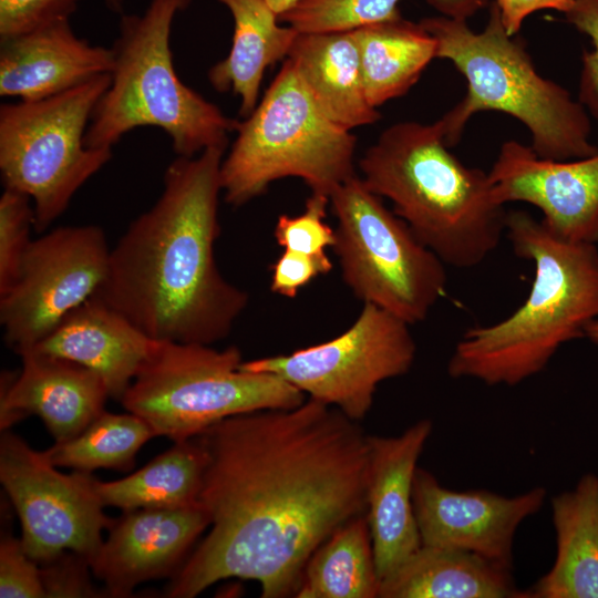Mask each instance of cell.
Instances as JSON below:
<instances>
[{
    "instance_id": "484cf974",
    "label": "cell",
    "mask_w": 598,
    "mask_h": 598,
    "mask_svg": "<svg viewBox=\"0 0 598 598\" xmlns=\"http://www.w3.org/2000/svg\"><path fill=\"white\" fill-rule=\"evenodd\" d=\"M205 458L194 437L176 442L132 475L96 481L104 506L124 512L141 508H179L197 504Z\"/></svg>"
},
{
    "instance_id": "f1b7e54d",
    "label": "cell",
    "mask_w": 598,
    "mask_h": 598,
    "mask_svg": "<svg viewBox=\"0 0 598 598\" xmlns=\"http://www.w3.org/2000/svg\"><path fill=\"white\" fill-rule=\"evenodd\" d=\"M401 0H301L279 17L300 33L352 31L401 17ZM442 16L467 20L487 0H425Z\"/></svg>"
},
{
    "instance_id": "f546056e",
    "label": "cell",
    "mask_w": 598,
    "mask_h": 598,
    "mask_svg": "<svg viewBox=\"0 0 598 598\" xmlns=\"http://www.w3.org/2000/svg\"><path fill=\"white\" fill-rule=\"evenodd\" d=\"M23 193L4 188L0 197V296L16 282L32 241L34 208Z\"/></svg>"
},
{
    "instance_id": "83f0119b",
    "label": "cell",
    "mask_w": 598,
    "mask_h": 598,
    "mask_svg": "<svg viewBox=\"0 0 598 598\" xmlns=\"http://www.w3.org/2000/svg\"><path fill=\"white\" fill-rule=\"evenodd\" d=\"M155 431L143 417L128 412L103 411L81 433L43 452L54 466L91 473L97 468L128 471L135 455Z\"/></svg>"
},
{
    "instance_id": "5bb4252c",
    "label": "cell",
    "mask_w": 598,
    "mask_h": 598,
    "mask_svg": "<svg viewBox=\"0 0 598 598\" xmlns=\"http://www.w3.org/2000/svg\"><path fill=\"white\" fill-rule=\"evenodd\" d=\"M546 496L543 486L511 497L487 489L453 491L417 466L412 499L421 545L470 551L513 570L516 530Z\"/></svg>"
},
{
    "instance_id": "e575fe53",
    "label": "cell",
    "mask_w": 598,
    "mask_h": 598,
    "mask_svg": "<svg viewBox=\"0 0 598 598\" xmlns=\"http://www.w3.org/2000/svg\"><path fill=\"white\" fill-rule=\"evenodd\" d=\"M331 269L332 261L327 252L308 255L283 250L271 266L270 290L286 298H295L301 288Z\"/></svg>"
},
{
    "instance_id": "7402d4cb",
    "label": "cell",
    "mask_w": 598,
    "mask_h": 598,
    "mask_svg": "<svg viewBox=\"0 0 598 598\" xmlns=\"http://www.w3.org/2000/svg\"><path fill=\"white\" fill-rule=\"evenodd\" d=\"M378 598H528L513 570L480 555L424 546L380 581Z\"/></svg>"
},
{
    "instance_id": "8d00e7d4",
    "label": "cell",
    "mask_w": 598,
    "mask_h": 598,
    "mask_svg": "<svg viewBox=\"0 0 598 598\" xmlns=\"http://www.w3.org/2000/svg\"><path fill=\"white\" fill-rule=\"evenodd\" d=\"M575 0H495L499 11V17L509 35H516L520 30L524 20L539 11L551 9L564 14L567 13Z\"/></svg>"
},
{
    "instance_id": "d590c367",
    "label": "cell",
    "mask_w": 598,
    "mask_h": 598,
    "mask_svg": "<svg viewBox=\"0 0 598 598\" xmlns=\"http://www.w3.org/2000/svg\"><path fill=\"white\" fill-rule=\"evenodd\" d=\"M41 577L47 597H84L92 596L86 567V558L72 553L58 556L44 563Z\"/></svg>"
},
{
    "instance_id": "d6a6232c",
    "label": "cell",
    "mask_w": 598,
    "mask_h": 598,
    "mask_svg": "<svg viewBox=\"0 0 598 598\" xmlns=\"http://www.w3.org/2000/svg\"><path fill=\"white\" fill-rule=\"evenodd\" d=\"M0 597H47L38 563L25 553L21 539L10 536L0 544Z\"/></svg>"
},
{
    "instance_id": "3957f363",
    "label": "cell",
    "mask_w": 598,
    "mask_h": 598,
    "mask_svg": "<svg viewBox=\"0 0 598 598\" xmlns=\"http://www.w3.org/2000/svg\"><path fill=\"white\" fill-rule=\"evenodd\" d=\"M505 231L515 255L534 265L530 291L505 319L463 333L447 363L454 379L517 385L598 318L595 244L566 241L522 210L507 213Z\"/></svg>"
},
{
    "instance_id": "f35d334b",
    "label": "cell",
    "mask_w": 598,
    "mask_h": 598,
    "mask_svg": "<svg viewBox=\"0 0 598 598\" xmlns=\"http://www.w3.org/2000/svg\"><path fill=\"white\" fill-rule=\"evenodd\" d=\"M585 336L598 344V318L587 327Z\"/></svg>"
},
{
    "instance_id": "74e56055",
    "label": "cell",
    "mask_w": 598,
    "mask_h": 598,
    "mask_svg": "<svg viewBox=\"0 0 598 598\" xmlns=\"http://www.w3.org/2000/svg\"><path fill=\"white\" fill-rule=\"evenodd\" d=\"M301 0H265V2L280 17L291 10Z\"/></svg>"
},
{
    "instance_id": "30bf717a",
    "label": "cell",
    "mask_w": 598,
    "mask_h": 598,
    "mask_svg": "<svg viewBox=\"0 0 598 598\" xmlns=\"http://www.w3.org/2000/svg\"><path fill=\"white\" fill-rule=\"evenodd\" d=\"M330 208L332 249L352 293L410 326L423 321L445 293V264L358 175L330 195Z\"/></svg>"
},
{
    "instance_id": "cb8c5ba5",
    "label": "cell",
    "mask_w": 598,
    "mask_h": 598,
    "mask_svg": "<svg viewBox=\"0 0 598 598\" xmlns=\"http://www.w3.org/2000/svg\"><path fill=\"white\" fill-rule=\"evenodd\" d=\"M230 12L234 32L230 51L207 73L218 92L240 97L239 115L248 117L258 104L265 71L288 56L298 35L293 28L279 25L278 14L265 0H217Z\"/></svg>"
},
{
    "instance_id": "5b68a950",
    "label": "cell",
    "mask_w": 598,
    "mask_h": 598,
    "mask_svg": "<svg viewBox=\"0 0 598 598\" xmlns=\"http://www.w3.org/2000/svg\"><path fill=\"white\" fill-rule=\"evenodd\" d=\"M445 16L420 23L437 43L436 58L448 60L466 80V94L441 118L445 143L456 145L470 118L483 111L502 112L530 133L533 151L556 161L592 156L591 123L586 107L558 83L542 76L522 41L503 27L495 3L485 28Z\"/></svg>"
},
{
    "instance_id": "6da1fadb",
    "label": "cell",
    "mask_w": 598,
    "mask_h": 598,
    "mask_svg": "<svg viewBox=\"0 0 598 598\" xmlns=\"http://www.w3.org/2000/svg\"><path fill=\"white\" fill-rule=\"evenodd\" d=\"M368 436L309 398L226 417L194 436L205 458L197 503L210 529L167 596L193 598L235 577L257 581L262 598L296 597L313 553L365 515Z\"/></svg>"
},
{
    "instance_id": "7c38bea8",
    "label": "cell",
    "mask_w": 598,
    "mask_h": 598,
    "mask_svg": "<svg viewBox=\"0 0 598 598\" xmlns=\"http://www.w3.org/2000/svg\"><path fill=\"white\" fill-rule=\"evenodd\" d=\"M55 467L21 437L2 433L0 482L20 518L25 553L38 564L66 550L90 563L113 520L103 513L91 473L63 474Z\"/></svg>"
},
{
    "instance_id": "277c9868",
    "label": "cell",
    "mask_w": 598,
    "mask_h": 598,
    "mask_svg": "<svg viewBox=\"0 0 598 598\" xmlns=\"http://www.w3.org/2000/svg\"><path fill=\"white\" fill-rule=\"evenodd\" d=\"M365 186L392 203L416 238L445 265L472 268L498 246L507 213L488 173L448 151L440 120L385 128L359 163Z\"/></svg>"
},
{
    "instance_id": "e0dca14e",
    "label": "cell",
    "mask_w": 598,
    "mask_h": 598,
    "mask_svg": "<svg viewBox=\"0 0 598 598\" xmlns=\"http://www.w3.org/2000/svg\"><path fill=\"white\" fill-rule=\"evenodd\" d=\"M208 526L198 503L125 512L113 520L90 567L111 596H127L141 582L172 574Z\"/></svg>"
},
{
    "instance_id": "8992f818",
    "label": "cell",
    "mask_w": 598,
    "mask_h": 598,
    "mask_svg": "<svg viewBox=\"0 0 598 598\" xmlns=\"http://www.w3.org/2000/svg\"><path fill=\"white\" fill-rule=\"evenodd\" d=\"M190 1L151 0L141 14H121L111 83L92 112L87 147L112 150L132 130L155 126L168 135L179 157L227 148L239 121L187 86L173 62V23Z\"/></svg>"
},
{
    "instance_id": "1f68e13d",
    "label": "cell",
    "mask_w": 598,
    "mask_h": 598,
    "mask_svg": "<svg viewBox=\"0 0 598 598\" xmlns=\"http://www.w3.org/2000/svg\"><path fill=\"white\" fill-rule=\"evenodd\" d=\"M81 0H0V40L27 32L56 18H70ZM123 14V0H103Z\"/></svg>"
},
{
    "instance_id": "ffe728a7",
    "label": "cell",
    "mask_w": 598,
    "mask_h": 598,
    "mask_svg": "<svg viewBox=\"0 0 598 598\" xmlns=\"http://www.w3.org/2000/svg\"><path fill=\"white\" fill-rule=\"evenodd\" d=\"M156 342L94 295L29 349L92 370L121 401Z\"/></svg>"
},
{
    "instance_id": "d6986e66",
    "label": "cell",
    "mask_w": 598,
    "mask_h": 598,
    "mask_svg": "<svg viewBox=\"0 0 598 598\" xmlns=\"http://www.w3.org/2000/svg\"><path fill=\"white\" fill-rule=\"evenodd\" d=\"M0 95L37 101L111 74L112 48L79 38L70 18H56L0 40Z\"/></svg>"
},
{
    "instance_id": "d4e9b609",
    "label": "cell",
    "mask_w": 598,
    "mask_h": 598,
    "mask_svg": "<svg viewBox=\"0 0 598 598\" xmlns=\"http://www.w3.org/2000/svg\"><path fill=\"white\" fill-rule=\"evenodd\" d=\"M352 31L365 94L375 109L404 95L436 58L434 37L420 22L402 16Z\"/></svg>"
},
{
    "instance_id": "836d02e7",
    "label": "cell",
    "mask_w": 598,
    "mask_h": 598,
    "mask_svg": "<svg viewBox=\"0 0 598 598\" xmlns=\"http://www.w3.org/2000/svg\"><path fill=\"white\" fill-rule=\"evenodd\" d=\"M566 20L587 34L591 51H584L579 82V102L598 120V0H575Z\"/></svg>"
},
{
    "instance_id": "2e32d148",
    "label": "cell",
    "mask_w": 598,
    "mask_h": 598,
    "mask_svg": "<svg viewBox=\"0 0 598 598\" xmlns=\"http://www.w3.org/2000/svg\"><path fill=\"white\" fill-rule=\"evenodd\" d=\"M432 430V422L422 419L396 436H368L365 517L380 581L421 547L413 480Z\"/></svg>"
},
{
    "instance_id": "44dd1931",
    "label": "cell",
    "mask_w": 598,
    "mask_h": 598,
    "mask_svg": "<svg viewBox=\"0 0 598 598\" xmlns=\"http://www.w3.org/2000/svg\"><path fill=\"white\" fill-rule=\"evenodd\" d=\"M287 60L318 109L351 131L378 122L368 101L353 31L298 33Z\"/></svg>"
},
{
    "instance_id": "4dcf8cb0",
    "label": "cell",
    "mask_w": 598,
    "mask_h": 598,
    "mask_svg": "<svg viewBox=\"0 0 598 598\" xmlns=\"http://www.w3.org/2000/svg\"><path fill=\"white\" fill-rule=\"evenodd\" d=\"M328 206L330 197L311 193L301 214L280 215L274 230L277 244L283 250L308 255L327 252L336 244L334 228L324 220Z\"/></svg>"
},
{
    "instance_id": "8fae6325",
    "label": "cell",
    "mask_w": 598,
    "mask_h": 598,
    "mask_svg": "<svg viewBox=\"0 0 598 598\" xmlns=\"http://www.w3.org/2000/svg\"><path fill=\"white\" fill-rule=\"evenodd\" d=\"M416 343L410 324L371 303L338 337L289 354L243 361L247 372L272 373L309 399L360 421L373 404L378 385L412 368Z\"/></svg>"
},
{
    "instance_id": "7a4b0ae2",
    "label": "cell",
    "mask_w": 598,
    "mask_h": 598,
    "mask_svg": "<svg viewBox=\"0 0 598 598\" xmlns=\"http://www.w3.org/2000/svg\"><path fill=\"white\" fill-rule=\"evenodd\" d=\"M226 148L176 158L163 190L111 248L101 300L158 341L209 344L228 337L249 297L215 259Z\"/></svg>"
},
{
    "instance_id": "9a60e30c",
    "label": "cell",
    "mask_w": 598,
    "mask_h": 598,
    "mask_svg": "<svg viewBox=\"0 0 598 598\" xmlns=\"http://www.w3.org/2000/svg\"><path fill=\"white\" fill-rule=\"evenodd\" d=\"M488 176L503 205L523 202L537 207L544 226L566 241H598V153L556 161L511 140L501 146Z\"/></svg>"
},
{
    "instance_id": "52a82bcc",
    "label": "cell",
    "mask_w": 598,
    "mask_h": 598,
    "mask_svg": "<svg viewBox=\"0 0 598 598\" xmlns=\"http://www.w3.org/2000/svg\"><path fill=\"white\" fill-rule=\"evenodd\" d=\"M236 132L220 166L224 199L234 207L285 177L330 197L357 175L355 136L318 109L288 60Z\"/></svg>"
},
{
    "instance_id": "4fadbf2b",
    "label": "cell",
    "mask_w": 598,
    "mask_h": 598,
    "mask_svg": "<svg viewBox=\"0 0 598 598\" xmlns=\"http://www.w3.org/2000/svg\"><path fill=\"white\" fill-rule=\"evenodd\" d=\"M110 251L96 225L62 226L32 239L16 282L0 296L7 344L17 353L35 346L94 296L105 279Z\"/></svg>"
},
{
    "instance_id": "ac0fdd59",
    "label": "cell",
    "mask_w": 598,
    "mask_h": 598,
    "mask_svg": "<svg viewBox=\"0 0 598 598\" xmlns=\"http://www.w3.org/2000/svg\"><path fill=\"white\" fill-rule=\"evenodd\" d=\"M20 373L1 378L0 427L28 415L42 419L55 443L81 433L104 410L110 396L92 370L66 359L25 349Z\"/></svg>"
},
{
    "instance_id": "ba28073f",
    "label": "cell",
    "mask_w": 598,
    "mask_h": 598,
    "mask_svg": "<svg viewBox=\"0 0 598 598\" xmlns=\"http://www.w3.org/2000/svg\"><path fill=\"white\" fill-rule=\"evenodd\" d=\"M240 350L158 341L121 403L176 442L226 417L266 409H291L306 395L272 373L241 370Z\"/></svg>"
},
{
    "instance_id": "4316f807",
    "label": "cell",
    "mask_w": 598,
    "mask_h": 598,
    "mask_svg": "<svg viewBox=\"0 0 598 598\" xmlns=\"http://www.w3.org/2000/svg\"><path fill=\"white\" fill-rule=\"evenodd\" d=\"M380 578L365 515L336 530L310 557L297 598H377Z\"/></svg>"
},
{
    "instance_id": "603a6c76",
    "label": "cell",
    "mask_w": 598,
    "mask_h": 598,
    "mask_svg": "<svg viewBox=\"0 0 598 598\" xmlns=\"http://www.w3.org/2000/svg\"><path fill=\"white\" fill-rule=\"evenodd\" d=\"M556 556L528 598H598V476L551 498Z\"/></svg>"
},
{
    "instance_id": "9c48e42d",
    "label": "cell",
    "mask_w": 598,
    "mask_h": 598,
    "mask_svg": "<svg viewBox=\"0 0 598 598\" xmlns=\"http://www.w3.org/2000/svg\"><path fill=\"white\" fill-rule=\"evenodd\" d=\"M111 83L100 75L58 95L0 106V172L4 188L34 204V229L44 231L74 194L111 158L84 137L92 112Z\"/></svg>"
}]
</instances>
